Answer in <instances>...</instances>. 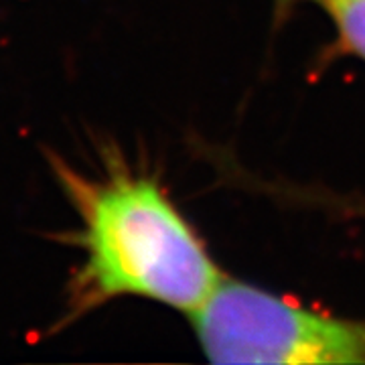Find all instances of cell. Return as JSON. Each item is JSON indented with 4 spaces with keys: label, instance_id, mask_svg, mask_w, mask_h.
<instances>
[{
    "label": "cell",
    "instance_id": "7a4b0ae2",
    "mask_svg": "<svg viewBox=\"0 0 365 365\" xmlns=\"http://www.w3.org/2000/svg\"><path fill=\"white\" fill-rule=\"evenodd\" d=\"M191 319L213 364H365V321L314 313L232 278Z\"/></svg>",
    "mask_w": 365,
    "mask_h": 365
},
{
    "label": "cell",
    "instance_id": "6da1fadb",
    "mask_svg": "<svg viewBox=\"0 0 365 365\" xmlns=\"http://www.w3.org/2000/svg\"><path fill=\"white\" fill-rule=\"evenodd\" d=\"M102 155L98 175L49 155L81 223L66 240L83 252L69 276L57 329L122 297L155 300L193 317L225 276L157 177L130 167L116 148Z\"/></svg>",
    "mask_w": 365,
    "mask_h": 365
},
{
    "label": "cell",
    "instance_id": "277c9868",
    "mask_svg": "<svg viewBox=\"0 0 365 365\" xmlns=\"http://www.w3.org/2000/svg\"><path fill=\"white\" fill-rule=\"evenodd\" d=\"M278 2V6L280 9H288V6H294V4H299V2H307V0H276ZM317 4H321L323 0H313Z\"/></svg>",
    "mask_w": 365,
    "mask_h": 365
},
{
    "label": "cell",
    "instance_id": "3957f363",
    "mask_svg": "<svg viewBox=\"0 0 365 365\" xmlns=\"http://www.w3.org/2000/svg\"><path fill=\"white\" fill-rule=\"evenodd\" d=\"M341 45L365 61V0H323Z\"/></svg>",
    "mask_w": 365,
    "mask_h": 365
}]
</instances>
